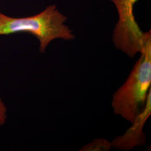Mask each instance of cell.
<instances>
[{
  "mask_svg": "<svg viewBox=\"0 0 151 151\" xmlns=\"http://www.w3.org/2000/svg\"><path fill=\"white\" fill-rule=\"evenodd\" d=\"M139 53V60L127 81L114 94L111 103L114 113L130 123L143 110L151 89V30L146 32Z\"/></svg>",
  "mask_w": 151,
  "mask_h": 151,
  "instance_id": "6da1fadb",
  "label": "cell"
},
{
  "mask_svg": "<svg viewBox=\"0 0 151 151\" xmlns=\"http://www.w3.org/2000/svg\"><path fill=\"white\" fill-rule=\"evenodd\" d=\"M66 21L67 17L55 5L47 6L38 14L24 17H13L0 12V35L30 33L38 39L39 52L44 53L54 39L71 40L75 38L73 31L65 24Z\"/></svg>",
  "mask_w": 151,
  "mask_h": 151,
  "instance_id": "7a4b0ae2",
  "label": "cell"
},
{
  "mask_svg": "<svg viewBox=\"0 0 151 151\" xmlns=\"http://www.w3.org/2000/svg\"><path fill=\"white\" fill-rule=\"evenodd\" d=\"M118 11L119 20L113 31L116 48L133 58L140 52L146 37L135 21L133 6L138 0H110Z\"/></svg>",
  "mask_w": 151,
  "mask_h": 151,
  "instance_id": "3957f363",
  "label": "cell"
},
{
  "mask_svg": "<svg viewBox=\"0 0 151 151\" xmlns=\"http://www.w3.org/2000/svg\"><path fill=\"white\" fill-rule=\"evenodd\" d=\"M151 114V89L146 100L145 106L132 123V126L124 135L117 137L111 143V146L123 151L132 150L137 146H142L146 142V136L143 128Z\"/></svg>",
  "mask_w": 151,
  "mask_h": 151,
  "instance_id": "277c9868",
  "label": "cell"
},
{
  "mask_svg": "<svg viewBox=\"0 0 151 151\" xmlns=\"http://www.w3.org/2000/svg\"><path fill=\"white\" fill-rule=\"evenodd\" d=\"M111 143L103 139H99L93 140L91 143L84 146L80 151H105L110 149Z\"/></svg>",
  "mask_w": 151,
  "mask_h": 151,
  "instance_id": "5b68a950",
  "label": "cell"
},
{
  "mask_svg": "<svg viewBox=\"0 0 151 151\" xmlns=\"http://www.w3.org/2000/svg\"><path fill=\"white\" fill-rule=\"evenodd\" d=\"M7 118V109L2 99L0 97V127L5 125Z\"/></svg>",
  "mask_w": 151,
  "mask_h": 151,
  "instance_id": "8992f818",
  "label": "cell"
}]
</instances>
